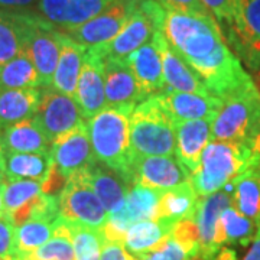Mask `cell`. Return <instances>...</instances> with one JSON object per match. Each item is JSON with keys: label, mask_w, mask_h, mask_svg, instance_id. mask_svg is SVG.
I'll return each instance as SVG.
<instances>
[{"label": "cell", "mask_w": 260, "mask_h": 260, "mask_svg": "<svg viewBox=\"0 0 260 260\" xmlns=\"http://www.w3.org/2000/svg\"><path fill=\"white\" fill-rule=\"evenodd\" d=\"M250 149L253 150V153H254L257 158H260V124L259 129H257V133H256V136H254V139L251 140Z\"/></svg>", "instance_id": "7bdbcfd3"}, {"label": "cell", "mask_w": 260, "mask_h": 260, "mask_svg": "<svg viewBox=\"0 0 260 260\" xmlns=\"http://www.w3.org/2000/svg\"><path fill=\"white\" fill-rule=\"evenodd\" d=\"M257 158L249 145L242 142L211 140L204 149L200 165L191 174V184L200 198L214 194L244 171L257 167Z\"/></svg>", "instance_id": "7a4b0ae2"}, {"label": "cell", "mask_w": 260, "mask_h": 260, "mask_svg": "<svg viewBox=\"0 0 260 260\" xmlns=\"http://www.w3.org/2000/svg\"><path fill=\"white\" fill-rule=\"evenodd\" d=\"M204 6L211 12L215 20L225 26L233 18L237 0H201Z\"/></svg>", "instance_id": "74e56055"}, {"label": "cell", "mask_w": 260, "mask_h": 260, "mask_svg": "<svg viewBox=\"0 0 260 260\" xmlns=\"http://www.w3.org/2000/svg\"><path fill=\"white\" fill-rule=\"evenodd\" d=\"M52 165L49 153H6L5 159L8 181L29 179L42 184Z\"/></svg>", "instance_id": "4dcf8cb0"}, {"label": "cell", "mask_w": 260, "mask_h": 260, "mask_svg": "<svg viewBox=\"0 0 260 260\" xmlns=\"http://www.w3.org/2000/svg\"><path fill=\"white\" fill-rule=\"evenodd\" d=\"M114 0H39L38 15L59 32L74 29L100 15Z\"/></svg>", "instance_id": "2e32d148"}, {"label": "cell", "mask_w": 260, "mask_h": 260, "mask_svg": "<svg viewBox=\"0 0 260 260\" xmlns=\"http://www.w3.org/2000/svg\"><path fill=\"white\" fill-rule=\"evenodd\" d=\"M55 223L30 220L18 225L15 233V257H26L49 242L55 233Z\"/></svg>", "instance_id": "d6a6232c"}, {"label": "cell", "mask_w": 260, "mask_h": 260, "mask_svg": "<svg viewBox=\"0 0 260 260\" xmlns=\"http://www.w3.org/2000/svg\"><path fill=\"white\" fill-rule=\"evenodd\" d=\"M103 67L104 58L94 48L87 49L74 94V100L83 113V117L87 120L107 107Z\"/></svg>", "instance_id": "5bb4252c"}, {"label": "cell", "mask_w": 260, "mask_h": 260, "mask_svg": "<svg viewBox=\"0 0 260 260\" xmlns=\"http://www.w3.org/2000/svg\"><path fill=\"white\" fill-rule=\"evenodd\" d=\"M124 179L130 186H143L164 192L191 181V172L172 156H142L133 153Z\"/></svg>", "instance_id": "9c48e42d"}, {"label": "cell", "mask_w": 260, "mask_h": 260, "mask_svg": "<svg viewBox=\"0 0 260 260\" xmlns=\"http://www.w3.org/2000/svg\"><path fill=\"white\" fill-rule=\"evenodd\" d=\"M140 0H114L100 15L83 25L62 32L85 49L109 44L119 35Z\"/></svg>", "instance_id": "30bf717a"}, {"label": "cell", "mask_w": 260, "mask_h": 260, "mask_svg": "<svg viewBox=\"0 0 260 260\" xmlns=\"http://www.w3.org/2000/svg\"><path fill=\"white\" fill-rule=\"evenodd\" d=\"M59 218L65 223L83 224L90 229L103 230L109 213L97 197L85 172L74 174L58 195Z\"/></svg>", "instance_id": "52a82bcc"}, {"label": "cell", "mask_w": 260, "mask_h": 260, "mask_svg": "<svg viewBox=\"0 0 260 260\" xmlns=\"http://www.w3.org/2000/svg\"><path fill=\"white\" fill-rule=\"evenodd\" d=\"M233 205V197L229 186L214 194L198 198L195 205L194 218L200 233V259L214 260L218 251L217 246V225L220 215L225 208Z\"/></svg>", "instance_id": "9a60e30c"}, {"label": "cell", "mask_w": 260, "mask_h": 260, "mask_svg": "<svg viewBox=\"0 0 260 260\" xmlns=\"http://www.w3.org/2000/svg\"><path fill=\"white\" fill-rule=\"evenodd\" d=\"M132 73L139 83L145 99L159 95L168 90L158 45L150 41L126 58Z\"/></svg>", "instance_id": "ffe728a7"}, {"label": "cell", "mask_w": 260, "mask_h": 260, "mask_svg": "<svg viewBox=\"0 0 260 260\" xmlns=\"http://www.w3.org/2000/svg\"><path fill=\"white\" fill-rule=\"evenodd\" d=\"M42 90H0V133L19 121L34 117L41 103Z\"/></svg>", "instance_id": "484cf974"}, {"label": "cell", "mask_w": 260, "mask_h": 260, "mask_svg": "<svg viewBox=\"0 0 260 260\" xmlns=\"http://www.w3.org/2000/svg\"><path fill=\"white\" fill-rule=\"evenodd\" d=\"M49 155L58 171L67 178L87 172L97 162L85 124L52 142Z\"/></svg>", "instance_id": "4fadbf2b"}, {"label": "cell", "mask_w": 260, "mask_h": 260, "mask_svg": "<svg viewBox=\"0 0 260 260\" xmlns=\"http://www.w3.org/2000/svg\"><path fill=\"white\" fill-rule=\"evenodd\" d=\"M198 198L191 181L164 191L159 200L156 220L175 225L185 218H192Z\"/></svg>", "instance_id": "83f0119b"}, {"label": "cell", "mask_w": 260, "mask_h": 260, "mask_svg": "<svg viewBox=\"0 0 260 260\" xmlns=\"http://www.w3.org/2000/svg\"><path fill=\"white\" fill-rule=\"evenodd\" d=\"M135 107H106L85 121L95 159L124 178L133 150L130 146V116Z\"/></svg>", "instance_id": "3957f363"}, {"label": "cell", "mask_w": 260, "mask_h": 260, "mask_svg": "<svg viewBox=\"0 0 260 260\" xmlns=\"http://www.w3.org/2000/svg\"><path fill=\"white\" fill-rule=\"evenodd\" d=\"M62 32L52 26L39 15H34L29 30L28 42L23 51L28 52L37 68L41 87L47 88L52 84V77L61 55Z\"/></svg>", "instance_id": "7c38bea8"}, {"label": "cell", "mask_w": 260, "mask_h": 260, "mask_svg": "<svg viewBox=\"0 0 260 260\" xmlns=\"http://www.w3.org/2000/svg\"><path fill=\"white\" fill-rule=\"evenodd\" d=\"M165 8L155 0H140L119 35L109 44L94 47L103 58L126 59L136 49L152 41L156 30H162Z\"/></svg>", "instance_id": "8992f818"}, {"label": "cell", "mask_w": 260, "mask_h": 260, "mask_svg": "<svg viewBox=\"0 0 260 260\" xmlns=\"http://www.w3.org/2000/svg\"><path fill=\"white\" fill-rule=\"evenodd\" d=\"M225 41L247 68L260 70V0H237L232 20L223 26Z\"/></svg>", "instance_id": "ba28073f"}, {"label": "cell", "mask_w": 260, "mask_h": 260, "mask_svg": "<svg viewBox=\"0 0 260 260\" xmlns=\"http://www.w3.org/2000/svg\"><path fill=\"white\" fill-rule=\"evenodd\" d=\"M85 174L109 215L120 211L132 188L129 182L99 160Z\"/></svg>", "instance_id": "7402d4cb"}, {"label": "cell", "mask_w": 260, "mask_h": 260, "mask_svg": "<svg viewBox=\"0 0 260 260\" xmlns=\"http://www.w3.org/2000/svg\"><path fill=\"white\" fill-rule=\"evenodd\" d=\"M174 225L160 220H145L132 224L124 236V247L138 259L143 260L162 246L171 236Z\"/></svg>", "instance_id": "d4e9b609"}, {"label": "cell", "mask_w": 260, "mask_h": 260, "mask_svg": "<svg viewBox=\"0 0 260 260\" xmlns=\"http://www.w3.org/2000/svg\"><path fill=\"white\" fill-rule=\"evenodd\" d=\"M67 225L73 236L75 260H100L106 242L103 230L90 229L83 224L67 223Z\"/></svg>", "instance_id": "836d02e7"}, {"label": "cell", "mask_w": 260, "mask_h": 260, "mask_svg": "<svg viewBox=\"0 0 260 260\" xmlns=\"http://www.w3.org/2000/svg\"><path fill=\"white\" fill-rule=\"evenodd\" d=\"M85 51H87L85 48L78 45L67 35L62 37L61 55H59V61H58L55 73L52 77L51 88H54L58 93L70 95L74 99L77 83H78L81 68H83Z\"/></svg>", "instance_id": "4316f807"}, {"label": "cell", "mask_w": 260, "mask_h": 260, "mask_svg": "<svg viewBox=\"0 0 260 260\" xmlns=\"http://www.w3.org/2000/svg\"><path fill=\"white\" fill-rule=\"evenodd\" d=\"M233 207L260 224V174L256 167L244 171L229 184Z\"/></svg>", "instance_id": "f1b7e54d"}, {"label": "cell", "mask_w": 260, "mask_h": 260, "mask_svg": "<svg viewBox=\"0 0 260 260\" xmlns=\"http://www.w3.org/2000/svg\"><path fill=\"white\" fill-rule=\"evenodd\" d=\"M162 32L168 44L200 75L214 97L221 100L253 80L229 48L211 13L165 10Z\"/></svg>", "instance_id": "6da1fadb"}, {"label": "cell", "mask_w": 260, "mask_h": 260, "mask_svg": "<svg viewBox=\"0 0 260 260\" xmlns=\"http://www.w3.org/2000/svg\"><path fill=\"white\" fill-rule=\"evenodd\" d=\"M211 140L213 120L179 121L177 123V159L192 174Z\"/></svg>", "instance_id": "44dd1931"}, {"label": "cell", "mask_w": 260, "mask_h": 260, "mask_svg": "<svg viewBox=\"0 0 260 260\" xmlns=\"http://www.w3.org/2000/svg\"><path fill=\"white\" fill-rule=\"evenodd\" d=\"M103 78L107 107H136L146 100L126 59L104 58Z\"/></svg>", "instance_id": "e0dca14e"}, {"label": "cell", "mask_w": 260, "mask_h": 260, "mask_svg": "<svg viewBox=\"0 0 260 260\" xmlns=\"http://www.w3.org/2000/svg\"><path fill=\"white\" fill-rule=\"evenodd\" d=\"M35 119L51 143L85 124L83 113L74 99L58 93L51 87L44 88L41 93V103Z\"/></svg>", "instance_id": "8fae6325"}, {"label": "cell", "mask_w": 260, "mask_h": 260, "mask_svg": "<svg viewBox=\"0 0 260 260\" xmlns=\"http://www.w3.org/2000/svg\"><path fill=\"white\" fill-rule=\"evenodd\" d=\"M152 41L158 45L159 52L162 56V68H164V77L168 90L184 91V93L210 94L200 75L168 44L162 30H156L153 34Z\"/></svg>", "instance_id": "ac0fdd59"}, {"label": "cell", "mask_w": 260, "mask_h": 260, "mask_svg": "<svg viewBox=\"0 0 260 260\" xmlns=\"http://www.w3.org/2000/svg\"><path fill=\"white\" fill-rule=\"evenodd\" d=\"M6 184V182H5ZM5 184L0 185V220L2 218H6V211H5V203H3V188Z\"/></svg>", "instance_id": "f6af8a7d"}, {"label": "cell", "mask_w": 260, "mask_h": 260, "mask_svg": "<svg viewBox=\"0 0 260 260\" xmlns=\"http://www.w3.org/2000/svg\"><path fill=\"white\" fill-rule=\"evenodd\" d=\"M42 194V184L29 179H13L6 181L3 188V203L6 218L28 204L38 195Z\"/></svg>", "instance_id": "e575fe53"}, {"label": "cell", "mask_w": 260, "mask_h": 260, "mask_svg": "<svg viewBox=\"0 0 260 260\" xmlns=\"http://www.w3.org/2000/svg\"><path fill=\"white\" fill-rule=\"evenodd\" d=\"M159 100L175 124L186 120H214L221 106V100L211 94L184 93L174 90L159 94Z\"/></svg>", "instance_id": "d6986e66"}, {"label": "cell", "mask_w": 260, "mask_h": 260, "mask_svg": "<svg viewBox=\"0 0 260 260\" xmlns=\"http://www.w3.org/2000/svg\"><path fill=\"white\" fill-rule=\"evenodd\" d=\"M243 260H260V224L257 225V233L251 242L250 249L246 253Z\"/></svg>", "instance_id": "b9f144b4"}, {"label": "cell", "mask_w": 260, "mask_h": 260, "mask_svg": "<svg viewBox=\"0 0 260 260\" xmlns=\"http://www.w3.org/2000/svg\"><path fill=\"white\" fill-rule=\"evenodd\" d=\"M167 10H178L186 13H211L201 0H155Z\"/></svg>", "instance_id": "f35d334b"}, {"label": "cell", "mask_w": 260, "mask_h": 260, "mask_svg": "<svg viewBox=\"0 0 260 260\" xmlns=\"http://www.w3.org/2000/svg\"><path fill=\"white\" fill-rule=\"evenodd\" d=\"M260 124V91L253 80L221 99L213 120V140L250 146Z\"/></svg>", "instance_id": "5b68a950"}, {"label": "cell", "mask_w": 260, "mask_h": 260, "mask_svg": "<svg viewBox=\"0 0 260 260\" xmlns=\"http://www.w3.org/2000/svg\"><path fill=\"white\" fill-rule=\"evenodd\" d=\"M215 260H236V251L230 249H221L218 251V257Z\"/></svg>", "instance_id": "ee69618b"}, {"label": "cell", "mask_w": 260, "mask_h": 260, "mask_svg": "<svg viewBox=\"0 0 260 260\" xmlns=\"http://www.w3.org/2000/svg\"><path fill=\"white\" fill-rule=\"evenodd\" d=\"M8 181V177H6V168H5V164H0V185L5 184Z\"/></svg>", "instance_id": "bcb514c9"}, {"label": "cell", "mask_w": 260, "mask_h": 260, "mask_svg": "<svg viewBox=\"0 0 260 260\" xmlns=\"http://www.w3.org/2000/svg\"><path fill=\"white\" fill-rule=\"evenodd\" d=\"M34 15L0 10V68L25 49Z\"/></svg>", "instance_id": "603a6c76"}, {"label": "cell", "mask_w": 260, "mask_h": 260, "mask_svg": "<svg viewBox=\"0 0 260 260\" xmlns=\"http://www.w3.org/2000/svg\"><path fill=\"white\" fill-rule=\"evenodd\" d=\"M38 3L39 0H0V10L32 13L30 10L37 9Z\"/></svg>", "instance_id": "60d3db41"}, {"label": "cell", "mask_w": 260, "mask_h": 260, "mask_svg": "<svg viewBox=\"0 0 260 260\" xmlns=\"http://www.w3.org/2000/svg\"><path fill=\"white\" fill-rule=\"evenodd\" d=\"M143 260H198L194 259L186 249L178 243L172 236H169L165 242L162 243V246L156 249L155 251H152L150 254H148Z\"/></svg>", "instance_id": "d590c367"}, {"label": "cell", "mask_w": 260, "mask_h": 260, "mask_svg": "<svg viewBox=\"0 0 260 260\" xmlns=\"http://www.w3.org/2000/svg\"><path fill=\"white\" fill-rule=\"evenodd\" d=\"M38 87H41L39 74L26 51H22L16 58L0 68V90Z\"/></svg>", "instance_id": "1f68e13d"}, {"label": "cell", "mask_w": 260, "mask_h": 260, "mask_svg": "<svg viewBox=\"0 0 260 260\" xmlns=\"http://www.w3.org/2000/svg\"><path fill=\"white\" fill-rule=\"evenodd\" d=\"M5 159H6V150H5L3 142H2V136H0V164H5Z\"/></svg>", "instance_id": "7dc6e473"}, {"label": "cell", "mask_w": 260, "mask_h": 260, "mask_svg": "<svg viewBox=\"0 0 260 260\" xmlns=\"http://www.w3.org/2000/svg\"><path fill=\"white\" fill-rule=\"evenodd\" d=\"M256 169H257V172H259V174H260V162H259V164H257V167H256Z\"/></svg>", "instance_id": "c3c4849f"}, {"label": "cell", "mask_w": 260, "mask_h": 260, "mask_svg": "<svg viewBox=\"0 0 260 260\" xmlns=\"http://www.w3.org/2000/svg\"><path fill=\"white\" fill-rule=\"evenodd\" d=\"M0 136L6 153H49L52 145L35 116L5 129Z\"/></svg>", "instance_id": "cb8c5ba5"}, {"label": "cell", "mask_w": 260, "mask_h": 260, "mask_svg": "<svg viewBox=\"0 0 260 260\" xmlns=\"http://www.w3.org/2000/svg\"><path fill=\"white\" fill-rule=\"evenodd\" d=\"M130 146L135 155L172 156L177 148V124L159 95L140 102L130 116Z\"/></svg>", "instance_id": "277c9868"}, {"label": "cell", "mask_w": 260, "mask_h": 260, "mask_svg": "<svg viewBox=\"0 0 260 260\" xmlns=\"http://www.w3.org/2000/svg\"><path fill=\"white\" fill-rule=\"evenodd\" d=\"M100 260H140L133 256L124 244L120 242H109L106 240L103 246Z\"/></svg>", "instance_id": "ab89813d"}, {"label": "cell", "mask_w": 260, "mask_h": 260, "mask_svg": "<svg viewBox=\"0 0 260 260\" xmlns=\"http://www.w3.org/2000/svg\"><path fill=\"white\" fill-rule=\"evenodd\" d=\"M257 233V223L234 207L225 208L217 225V246L221 249L224 244H249Z\"/></svg>", "instance_id": "f546056e"}, {"label": "cell", "mask_w": 260, "mask_h": 260, "mask_svg": "<svg viewBox=\"0 0 260 260\" xmlns=\"http://www.w3.org/2000/svg\"><path fill=\"white\" fill-rule=\"evenodd\" d=\"M15 233L16 227L8 218L0 220V260L15 257Z\"/></svg>", "instance_id": "8d00e7d4"}]
</instances>
